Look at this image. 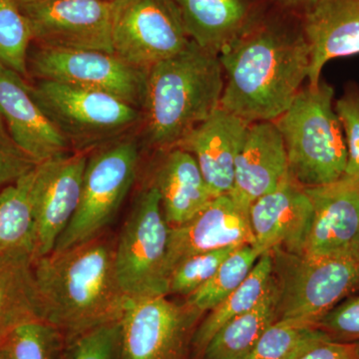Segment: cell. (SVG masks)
Instances as JSON below:
<instances>
[{"label":"cell","mask_w":359,"mask_h":359,"mask_svg":"<svg viewBox=\"0 0 359 359\" xmlns=\"http://www.w3.org/2000/svg\"><path fill=\"white\" fill-rule=\"evenodd\" d=\"M334 97V88L323 81L302 89L275 121L285 144L290 176L304 188L335 183L346 171V141Z\"/></svg>","instance_id":"obj_4"},{"label":"cell","mask_w":359,"mask_h":359,"mask_svg":"<svg viewBox=\"0 0 359 359\" xmlns=\"http://www.w3.org/2000/svg\"><path fill=\"white\" fill-rule=\"evenodd\" d=\"M35 259L30 250L0 252V341L20 325L44 321Z\"/></svg>","instance_id":"obj_23"},{"label":"cell","mask_w":359,"mask_h":359,"mask_svg":"<svg viewBox=\"0 0 359 359\" xmlns=\"http://www.w3.org/2000/svg\"><path fill=\"white\" fill-rule=\"evenodd\" d=\"M65 339L62 359H120V320Z\"/></svg>","instance_id":"obj_32"},{"label":"cell","mask_w":359,"mask_h":359,"mask_svg":"<svg viewBox=\"0 0 359 359\" xmlns=\"http://www.w3.org/2000/svg\"><path fill=\"white\" fill-rule=\"evenodd\" d=\"M37 164L15 143L0 115V187L18 181Z\"/></svg>","instance_id":"obj_35"},{"label":"cell","mask_w":359,"mask_h":359,"mask_svg":"<svg viewBox=\"0 0 359 359\" xmlns=\"http://www.w3.org/2000/svg\"><path fill=\"white\" fill-rule=\"evenodd\" d=\"M325 339V334L311 321L276 320L266 328L248 359H299Z\"/></svg>","instance_id":"obj_28"},{"label":"cell","mask_w":359,"mask_h":359,"mask_svg":"<svg viewBox=\"0 0 359 359\" xmlns=\"http://www.w3.org/2000/svg\"><path fill=\"white\" fill-rule=\"evenodd\" d=\"M150 185L159 193L170 228L190 221L214 199L197 161L179 147L164 151Z\"/></svg>","instance_id":"obj_22"},{"label":"cell","mask_w":359,"mask_h":359,"mask_svg":"<svg viewBox=\"0 0 359 359\" xmlns=\"http://www.w3.org/2000/svg\"><path fill=\"white\" fill-rule=\"evenodd\" d=\"M115 248L108 231L35 259L44 321L65 339L121 318L129 299L116 273Z\"/></svg>","instance_id":"obj_2"},{"label":"cell","mask_w":359,"mask_h":359,"mask_svg":"<svg viewBox=\"0 0 359 359\" xmlns=\"http://www.w3.org/2000/svg\"><path fill=\"white\" fill-rule=\"evenodd\" d=\"M87 161V153H74L44 161L34 168L32 196L36 259L53 252L74 216L81 197Z\"/></svg>","instance_id":"obj_13"},{"label":"cell","mask_w":359,"mask_h":359,"mask_svg":"<svg viewBox=\"0 0 359 359\" xmlns=\"http://www.w3.org/2000/svg\"><path fill=\"white\" fill-rule=\"evenodd\" d=\"M34 168L0 192V252L26 249L35 255L32 196Z\"/></svg>","instance_id":"obj_26"},{"label":"cell","mask_w":359,"mask_h":359,"mask_svg":"<svg viewBox=\"0 0 359 359\" xmlns=\"http://www.w3.org/2000/svg\"><path fill=\"white\" fill-rule=\"evenodd\" d=\"M219 58L226 77L219 106L250 124L275 122L309 78L311 54L301 14L273 0Z\"/></svg>","instance_id":"obj_1"},{"label":"cell","mask_w":359,"mask_h":359,"mask_svg":"<svg viewBox=\"0 0 359 359\" xmlns=\"http://www.w3.org/2000/svg\"><path fill=\"white\" fill-rule=\"evenodd\" d=\"M65 337L45 321L25 323L0 341V359H62Z\"/></svg>","instance_id":"obj_29"},{"label":"cell","mask_w":359,"mask_h":359,"mask_svg":"<svg viewBox=\"0 0 359 359\" xmlns=\"http://www.w3.org/2000/svg\"><path fill=\"white\" fill-rule=\"evenodd\" d=\"M287 174V152L276 123H252L236 161L229 196L249 216L252 204L273 192Z\"/></svg>","instance_id":"obj_18"},{"label":"cell","mask_w":359,"mask_h":359,"mask_svg":"<svg viewBox=\"0 0 359 359\" xmlns=\"http://www.w3.org/2000/svg\"><path fill=\"white\" fill-rule=\"evenodd\" d=\"M18 6H25L28 4H39V2L52 1V0H15Z\"/></svg>","instance_id":"obj_38"},{"label":"cell","mask_w":359,"mask_h":359,"mask_svg":"<svg viewBox=\"0 0 359 359\" xmlns=\"http://www.w3.org/2000/svg\"><path fill=\"white\" fill-rule=\"evenodd\" d=\"M28 65L39 80L102 92L143 111L148 71L114 53L37 46L28 54Z\"/></svg>","instance_id":"obj_11"},{"label":"cell","mask_w":359,"mask_h":359,"mask_svg":"<svg viewBox=\"0 0 359 359\" xmlns=\"http://www.w3.org/2000/svg\"><path fill=\"white\" fill-rule=\"evenodd\" d=\"M276 4L287 9V11H294L295 13L302 14V11L309 6L313 0H273Z\"/></svg>","instance_id":"obj_37"},{"label":"cell","mask_w":359,"mask_h":359,"mask_svg":"<svg viewBox=\"0 0 359 359\" xmlns=\"http://www.w3.org/2000/svg\"><path fill=\"white\" fill-rule=\"evenodd\" d=\"M299 359H359V342H318Z\"/></svg>","instance_id":"obj_36"},{"label":"cell","mask_w":359,"mask_h":359,"mask_svg":"<svg viewBox=\"0 0 359 359\" xmlns=\"http://www.w3.org/2000/svg\"><path fill=\"white\" fill-rule=\"evenodd\" d=\"M20 9L37 46L114 53L108 0H52Z\"/></svg>","instance_id":"obj_12"},{"label":"cell","mask_w":359,"mask_h":359,"mask_svg":"<svg viewBox=\"0 0 359 359\" xmlns=\"http://www.w3.org/2000/svg\"><path fill=\"white\" fill-rule=\"evenodd\" d=\"M261 256L254 245L238 248L224 259L216 273L185 301L202 313H209L245 282Z\"/></svg>","instance_id":"obj_27"},{"label":"cell","mask_w":359,"mask_h":359,"mask_svg":"<svg viewBox=\"0 0 359 359\" xmlns=\"http://www.w3.org/2000/svg\"><path fill=\"white\" fill-rule=\"evenodd\" d=\"M32 94L75 153L95 151L125 138L143 121V112L102 92L49 80L30 86Z\"/></svg>","instance_id":"obj_6"},{"label":"cell","mask_w":359,"mask_h":359,"mask_svg":"<svg viewBox=\"0 0 359 359\" xmlns=\"http://www.w3.org/2000/svg\"><path fill=\"white\" fill-rule=\"evenodd\" d=\"M32 41L29 26L18 2L0 0V65L26 76Z\"/></svg>","instance_id":"obj_30"},{"label":"cell","mask_w":359,"mask_h":359,"mask_svg":"<svg viewBox=\"0 0 359 359\" xmlns=\"http://www.w3.org/2000/svg\"><path fill=\"white\" fill-rule=\"evenodd\" d=\"M301 22L311 54L309 86L316 87L328 61L359 53V0H313Z\"/></svg>","instance_id":"obj_19"},{"label":"cell","mask_w":359,"mask_h":359,"mask_svg":"<svg viewBox=\"0 0 359 359\" xmlns=\"http://www.w3.org/2000/svg\"><path fill=\"white\" fill-rule=\"evenodd\" d=\"M139 161L138 143L127 137L88 156L79 205L53 252L69 249L109 231L133 186Z\"/></svg>","instance_id":"obj_7"},{"label":"cell","mask_w":359,"mask_h":359,"mask_svg":"<svg viewBox=\"0 0 359 359\" xmlns=\"http://www.w3.org/2000/svg\"><path fill=\"white\" fill-rule=\"evenodd\" d=\"M0 115L15 143L39 164L71 150L33 98L30 85L4 65H0Z\"/></svg>","instance_id":"obj_16"},{"label":"cell","mask_w":359,"mask_h":359,"mask_svg":"<svg viewBox=\"0 0 359 359\" xmlns=\"http://www.w3.org/2000/svg\"><path fill=\"white\" fill-rule=\"evenodd\" d=\"M224 75L219 55L192 40L152 66L143 107L148 143L164 152L208 119L221 104Z\"/></svg>","instance_id":"obj_3"},{"label":"cell","mask_w":359,"mask_h":359,"mask_svg":"<svg viewBox=\"0 0 359 359\" xmlns=\"http://www.w3.org/2000/svg\"><path fill=\"white\" fill-rule=\"evenodd\" d=\"M204 316L168 295L129 299L120 318V359H193L194 335Z\"/></svg>","instance_id":"obj_9"},{"label":"cell","mask_w":359,"mask_h":359,"mask_svg":"<svg viewBox=\"0 0 359 359\" xmlns=\"http://www.w3.org/2000/svg\"><path fill=\"white\" fill-rule=\"evenodd\" d=\"M249 219L254 247L262 255L273 250L302 255L313 224V201L287 174L273 192L252 204Z\"/></svg>","instance_id":"obj_14"},{"label":"cell","mask_w":359,"mask_h":359,"mask_svg":"<svg viewBox=\"0 0 359 359\" xmlns=\"http://www.w3.org/2000/svg\"><path fill=\"white\" fill-rule=\"evenodd\" d=\"M108 1L113 2V1H116V0H108Z\"/></svg>","instance_id":"obj_39"},{"label":"cell","mask_w":359,"mask_h":359,"mask_svg":"<svg viewBox=\"0 0 359 359\" xmlns=\"http://www.w3.org/2000/svg\"><path fill=\"white\" fill-rule=\"evenodd\" d=\"M313 204V219L304 256L320 257L359 249V181L339 180L304 188Z\"/></svg>","instance_id":"obj_20"},{"label":"cell","mask_w":359,"mask_h":359,"mask_svg":"<svg viewBox=\"0 0 359 359\" xmlns=\"http://www.w3.org/2000/svg\"><path fill=\"white\" fill-rule=\"evenodd\" d=\"M316 325L332 341L359 342V297L335 306Z\"/></svg>","instance_id":"obj_34"},{"label":"cell","mask_w":359,"mask_h":359,"mask_svg":"<svg viewBox=\"0 0 359 359\" xmlns=\"http://www.w3.org/2000/svg\"><path fill=\"white\" fill-rule=\"evenodd\" d=\"M250 127V123L219 106L176 146L197 161L212 197L231 193L236 161Z\"/></svg>","instance_id":"obj_17"},{"label":"cell","mask_w":359,"mask_h":359,"mask_svg":"<svg viewBox=\"0 0 359 359\" xmlns=\"http://www.w3.org/2000/svg\"><path fill=\"white\" fill-rule=\"evenodd\" d=\"M278 290L271 278L255 308L224 325L210 340L200 359H248L257 342L278 320Z\"/></svg>","instance_id":"obj_24"},{"label":"cell","mask_w":359,"mask_h":359,"mask_svg":"<svg viewBox=\"0 0 359 359\" xmlns=\"http://www.w3.org/2000/svg\"><path fill=\"white\" fill-rule=\"evenodd\" d=\"M169 233L159 193L149 184L137 196L116 237V273L128 299L167 295Z\"/></svg>","instance_id":"obj_8"},{"label":"cell","mask_w":359,"mask_h":359,"mask_svg":"<svg viewBox=\"0 0 359 359\" xmlns=\"http://www.w3.org/2000/svg\"><path fill=\"white\" fill-rule=\"evenodd\" d=\"M347 147V164L341 180L359 181V88L347 87L344 95L334 103Z\"/></svg>","instance_id":"obj_33"},{"label":"cell","mask_w":359,"mask_h":359,"mask_svg":"<svg viewBox=\"0 0 359 359\" xmlns=\"http://www.w3.org/2000/svg\"><path fill=\"white\" fill-rule=\"evenodd\" d=\"M273 278V257L264 252L244 283L223 302L201 320L193 339V359H200L205 346L229 321L242 316L257 306Z\"/></svg>","instance_id":"obj_25"},{"label":"cell","mask_w":359,"mask_h":359,"mask_svg":"<svg viewBox=\"0 0 359 359\" xmlns=\"http://www.w3.org/2000/svg\"><path fill=\"white\" fill-rule=\"evenodd\" d=\"M238 248L240 247L212 250L184 259L170 273L167 295L178 294L188 297L192 294L216 273L224 259Z\"/></svg>","instance_id":"obj_31"},{"label":"cell","mask_w":359,"mask_h":359,"mask_svg":"<svg viewBox=\"0 0 359 359\" xmlns=\"http://www.w3.org/2000/svg\"><path fill=\"white\" fill-rule=\"evenodd\" d=\"M254 244L249 216L240 210L230 196L214 198L190 221L170 228L167 285L170 273L188 257L212 250Z\"/></svg>","instance_id":"obj_15"},{"label":"cell","mask_w":359,"mask_h":359,"mask_svg":"<svg viewBox=\"0 0 359 359\" xmlns=\"http://www.w3.org/2000/svg\"><path fill=\"white\" fill-rule=\"evenodd\" d=\"M196 44L219 55L268 9L273 0H175Z\"/></svg>","instance_id":"obj_21"},{"label":"cell","mask_w":359,"mask_h":359,"mask_svg":"<svg viewBox=\"0 0 359 359\" xmlns=\"http://www.w3.org/2000/svg\"><path fill=\"white\" fill-rule=\"evenodd\" d=\"M190 41L175 0L112 2L113 50L129 65L148 71Z\"/></svg>","instance_id":"obj_10"},{"label":"cell","mask_w":359,"mask_h":359,"mask_svg":"<svg viewBox=\"0 0 359 359\" xmlns=\"http://www.w3.org/2000/svg\"><path fill=\"white\" fill-rule=\"evenodd\" d=\"M269 252L278 290V320L316 323L359 290V249L320 257L282 250Z\"/></svg>","instance_id":"obj_5"}]
</instances>
